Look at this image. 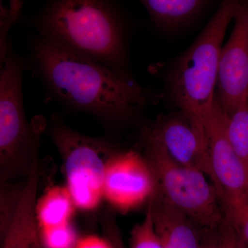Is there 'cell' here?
<instances>
[{"label": "cell", "mask_w": 248, "mask_h": 248, "mask_svg": "<svg viewBox=\"0 0 248 248\" xmlns=\"http://www.w3.org/2000/svg\"><path fill=\"white\" fill-rule=\"evenodd\" d=\"M202 248H223L218 229L202 232Z\"/></svg>", "instance_id": "23"}, {"label": "cell", "mask_w": 248, "mask_h": 248, "mask_svg": "<svg viewBox=\"0 0 248 248\" xmlns=\"http://www.w3.org/2000/svg\"><path fill=\"white\" fill-rule=\"evenodd\" d=\"M29 70L48 100L63 110L92 116L108 131L133 120L149 102L148 91L127 75L50 45L29 41Z\"/></svg>", "instance_id": "1"}, {"label": "cell", "mask_w": 248, "mask_h": 248, "mask_svg": "<svg viewBox=\"0 0 248 248\" xmlns=\"http://www.w3.org/2000/svg\"><path fill=\"white\" fill-rule=\"evenodd\" d=\"M27 181V180H26ZM26 184V182H25ZM25 184L17 186L14 182L1 183L0 189V235L4 236L16 215Z\"/></svg>", "instance_id": "17"}, {"label": "cell", "mask_w": 248, "mask_h": 248, "mask_svg": "<svg viewBox=\"0 0 248 248\" xmlns=\"http://www.w3.org/2000/svg\"><path fill=\"white\" fill-rule=\"evenodd\" d=\"M229 117L217 95L211 116L203 125L218 193L228 192L248 200V168L232 147L227 137Z\"/></svg>", "instance_id": "10"}, {"label": "cell", "mask_w": 248, "mask_h": 248, "mask_svg": "<svg viewBox=\"0 0 248 248\" xmlns=\"http://www.w3.org/2000/svg\"><path fill=\"white\" fill-rule=\"evenodd\" d=\"M147 207L164 248H202V232L184 214L156 194Z\"/></svg>", "instance_id": "12"}, {"label": "cell", "mask_w": 248, "mask_h": 248, "mask_svg": "<svg viewBox=\"0 0 248 248\" xmlns=\"http://www.w3.org/2000/svg\"><path fill=\"white\" fill-rule=\"evenodd\" d=\"M224 217L241 243L248 248V200L241 196L219 194Z\"/></svg>", "instance_id": "16"}, {"label": "cell", "mask_w": 248, "mask_h": 248, "mask_svg": "<svg viewBox=\"0 0 248 248\" xmlns=\"http://www.w3.org/2000/svg\"><path fill=\"white\" fill-rule=\"evenodd\" d=\"M229 40L222 46L217 97L231 117L248 93V3L239 2Z\"/></svg>", "instance_id": "8"}, {"label": "cell", "mask_w": 248, "mask_h": 248, "mask_svg": "<svg viewBox=\"0 0 248 248\" xmlns=\"http://www.w3.org/2000/svg\"><path fill=\"white\" fill-rule=\"evenodd\" d=\"M218 233L223 248H239V239L225 217Z\"/></svg>", "instance_id": "21"}, {"label": "cell", "mask_w": 248, "mask_h": 248, "mask_svg": "<svg viewBox=\"0 0 248 248\" xmlns=\"http://www.w3.org/2000/svg\"><path fill=\"white\" fill-rule=\"evenodd\" d=\"M239 248H246V246H244V245L241 244V243L240 242V241H239Z\"/></svg>", "instance_id": "25"}, {"label": "cell", "mask_w": 248, "mask_h": 248, "mask_svg": "<svg viewBox=\"0 0 248 248\" xmlns=\"http://www.w3.org/2000/svg\"><path fill=\"white\" fill-rule=\"evenodd\" d=\"M39 234L42 248H76L80 238L72 223L39 228Z\"/></svg>", "instance_id": "18"}, {"label": "cell", "mask_w": 248, "mask_h": 248, "mask_svg": "<svg viewBox=\"0 0 248 248\" xmlns=\"http://www.w3.org/2000/svg\"><path fill=\"white\" fill-rule=\"evenodd\" d=\"M76 248H116L108 237H99L95 235L80 237Z\"/></svg>", "instance_id": "22"}, {"label": "cell", "mask_w": 248, "mask_h": 248, "mask_svg": "<svg viewBox=\"0 0 248 248\" xmlns=\"http://www.w3.org/2000/svg\"><path fill=\"white\" fill-rule=\"evenodd\" d=\"M76 209L66 186H53L37 199L35 214L38 228H53L72 223Z\"/></svg>", "instance_id": "13"}, {"label": "cell", "mask_w": 248, "mask_h": 248, "mask_svg": "<svg viewBox=\"0 0 248 248\" xmlns=\"http://www.w3.org/2000/svg\"><path fill=\"white\" fill-rule=\"evenodd\" d=\"M0 63V180L9 183L27 179L40 162V136L24 110L22 82L29 70L28 59L11 48Z\"/></svg>", "instance_id": "4"}, {"label": "cell", "mask_w": 248, "mask_h": 248, "mask_svg": "<svg viewBox=\"0 0 248 248\" xmlns=\"http://www.w3.org/2000/svg\"><path fill=\"white\" fill-rule=\"evenodd\" d=\"M29 24L50 45L126 75L123 21L114 1H49Z\"/></svg>", "instance_id": "2"}, {"label": "cell", "mask_w": 248, "mask_h": 248, "mask_svg": "<svg viewBox=\"0 0 248 248\" xmlns=\"http://www.w3.org/2000/svg\"><path fill=\"white\" fill-rule=\"evenodd\" d=\"M156 180L144 156L134 151H118L108 162L104 200L127 213L147 205L156 194Z\"/></svg>", "instance_id": "7"}, {"label": "cell", "mask_w": 248, "mask_h": 248, "mask_svg": "<svg viewBox=\"0 0 248 248\" xmlns=\"http://www.w3.org/2000/svg\"><path fill=\"white\" fill-rule=\"evenodd\" d=\"M207 1L201 0H143L141 4L158 27L175 28L189 22Z\"/></svg>", "instance_id": "14"}, {"label": "cell", "mask_w": 248, "mask_h": 248, "mask_svg": "<svg viewBox=\"0 0 248 248\" xmlns=\"http://www.w3.org/2000/svg\"><path fill=\"white\" fill-rule=\"evenodd\" d=\"M24 1H11L8 6H1V33H0V61L4 60L12 47L9 40V31L20 19Z\"/></svg>", "instance_id": "20"}, {"label": "cell", "mask_w": 248, "mask_h": 248, "mask_svg": "<svg viewBox=\"0 0 248 248\" xmlns=\"http://www.w3.org/2000/svg\"><path fill=\"white\" fill-rule=\"evenodd\" d=\"M40 174L38 163L26 181L16 215L1 238V248H42L35 214Z\"/></svg>", "instance_id": "11"}, {"label": "cell", "mask_w": 248, "mask_h": 248, "mask_svg": "<svg viewBox=\"0 0 248 248\" xmlns=\"http://www.w3.org/2000/svg\"><path fill=\"white\" fill-rule=\"evenodd\" d=\"M143 155L156 184V195L186 215L202 232L216 231L224 220L219 193L204 173L171 157L164 147L145 135Z\"/></svg>", "instance_id": "5"}, {"label": "cell", "mask_w": 248, "mask_h": 248, "mask_svg": "<svg viewBox=\"0 0 248 248\" xmlns=\"http://www.w3.org/2000/svg\"><path fill=\"white\" fill-rule=\"evenodd\" d=\"M239 4L236 1L222 3L174 71L176 102L184 115L202 124L213 113L222 44Z\"/></svg>", "instance_id": "3"}, {"label": "cell", "mask_w": 248, "mask_h": 248, "mask_svg": "<svg viewBox=\"0 0 248 248\" xmlns=\"http://www.w3.org/2000/svg\"><path fill=\"white\" fill-rule=\"evenodd\" d=\"M226 133L233 150L248 168V93L228 119Z\"/></svg>", "instance_id": "15"}, {"label": "cell", "mask_w": 248, "mask_h": 248, "mask_svg": "<svg viewBox=\"0 0 248 248\" xmlns=\"http://www.w3.org/2000/svg\"><path fill=\"white\" fill-rule=\"evenodd\" d=\"M145 135L164 147L179 164L204 173L217 187L206 133L200 121L187 117H174L158 122Z\"/></svg>", "instance_id": "9"}, {"label": "cell", "mask_w": 248, "mask_h": 248, "mask_svg": "<svg viewBox=\"0 0 248 248\" xmlns=\"http://www.w3.org/2000/svg\"><path fill=\"white\" fill-rule=\"evenodd\" d=\"M47 133L61 155L66 188L77 209L93 211L104 200L106 169L117 152L108 138H92L78 133L54 113Z\"/></svg>", "instance_id": "6"}, {"label": "cell", "mask_w": 248, "mask_h": 248, "mask_svg": "<svg viewBox=\"0 0 248 248\" xmlns=\"http://www.w3.org/2000/svg\"><path fill=\"white\" fill-rule=\"evenodd\" d=\"M107 236L112 241L116 248H125L122 241V236L119 233V231L114 227L107 228Z\"/></svg>", "instance_id": "24"}, {"label": "cell", "mask_w": 248, "mask_h": 248, "mask_svg": "<svg viewBox=\"0 0 248 248\" xmlns=\"http://www.w3.org/2000/svg\"><path fill=\"white\" fill-rule=\"evenodd\" d=\"M129 248H164L155 231L151 212L148 207L143 221L132 230Z\"/></svg>", "instance_id": "19"}]
</instances>
